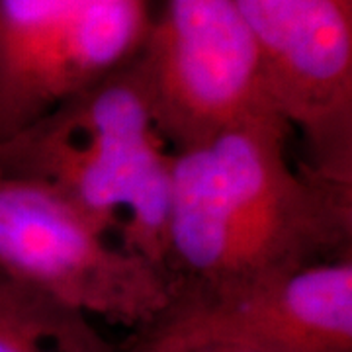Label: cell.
Returning a JSON list of instances; mask_svg holds the SVG:
<instances>
[{"instance_id":"cell-1","label":"cell","mask_w":352,"mask_h":352,"mask_svg":"<svg viewBox=\"0 0 352 352\" xmlns=\"http://www.w3.org/2000/svg\"><path fill=\"white\" fill-rule=\"evenodd\" d=\"M284 120L217 129L173 151L164 276L198 303L352 254V188L288 159Z\"/></svg>"},{"instance_id":"cell-2","label":"cell","mask_w":352,"mask_h":352,"mask_svg":"<svg viewBox=\"0 0 352 352\" xmlns=\"http://www.w3.org/2000/svg\"><path fill=\"white\" fill-rule=\"evenodd\" d=\"M170 170L141 55L0 141V173L45 186L161 268Z\"/></svg>"},{"instance_id":"cell-3","label":"cell","mask_w":352,"mask_h":352,"mask_svg":"<svg viewBox=\"0 0 352 352\" xmlns=\"http://www.w3.org/2000/svg\"><path fill=\"white\" fill-rule=\"evenodd\" d=\"M0 276L129 331L170 305L163 268L126 251L61 196L0 173Z\"/></svg>"},{"instance_id":"cell-4","label":"cell","mask_w":352,"mask_h":352,"mask_svg":"<svg viewBox=\"0 0 352 352\" xmlns=\"http://www.w3.org/2000/svg\"><path fill=\"white\" fill-rule=\"evenodd\" d=\"M266 94L311 173L352 188V2L235 0Z\"/></svg>"},{"instance_id":"cell-5","label":"cell","mask_w":352,"mask_h":352,"mask_svg":"<svg viewBox=\"0 0 352 352\" xmlns=\"http://www.w3.org/2000/svg\"><path fill=\"white\" fill-rule=\"evenodd\" d=\"M141 57L173 151L227 126L280 118L235 0H164Z\"/></svg>"},{"instance_id":"cell-6","label":"cell","mask_w":352,"mask_h":352,"mask_svg":"<svg viewBox=\"0 0 352 352\" xmlns=\"http://www.w3.org/2000/svg\"><path fill=\"white\" fill-rule=\"evenodd\" d=\"M163 315L272 352H352V254L309 264Z\"/></svg>"},{"instance_id":"cell-7","label":"cell","mask_w":352,"mask_h":352,"mask_svg":"<svg viewBox=\"0 0 352 352\" xmlns=\"http://www.w3.org/2000/svg\"><path fill=\"white\" fill-rule=\"evenodd\" d=\"M85 0H0V141L43 113L50 67Z\"/></svg>"},{"instance_id":"cell-8","label":"cell","mask_w":352,"mask_h":352,"mask_svg":"<svg viewBox=\"0 0 352 352\" xmlns=\"http://www.w3.org/2000/svg\"><path fill=\"white\" fill-rule=\"evenodd\" d=\"M0 352H116L88 315L0 276Z\"/></svg>"},{"instance_id":"cell-9","label":"cell","mask_w":352,"mask_h":352,"mask_svg":"<svg viewBox=\"0 0 352 352\" xmlns=\"http://www.w3.org/2000/svg\"><path fill=\"white\" fill-rule=\"evenodd\" d=\"M116 352H272L249 342L208 335L170 317L161 315L151 325L131 331L124 342L116 344Z\"/></svg>"},{"instance_id":"cell-10","label":"cell","mask_w":352,"mask_h":352,"mask_svg":"<svg viewBox=\"0 0 352 352\" xmlns=\"http://www.w3.org/2000/svg\"><path fill=\"white\" fill-rule=\"evenodd\" d=\"M349 2H352V0H349Z\"/></svg>"}]
</instances>
